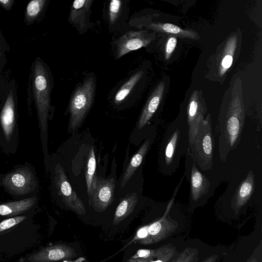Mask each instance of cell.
Wrapping results in <instances>:
<instances>
[{"label":"cell","mask_w":262,"mask_h":262,"mask_svg":"<svg viewBox=\"0 0 262 262\" xmlns=\"http://www.w3.org/2000/svg\"><path fill=\"white\" fill-rule=\"evenodd\" d=\"M138 197L136 192L128 194L124 197L118 205L115 213L113 224H118L130 215L138 203Z\"/></svg>","instance_id":"obj_18"},{"label":"cell","mask_w":262,"mask_h":262,"mask_svg":"<svg viewBox=\"0 0 262 262\" xmlns=\"http://www.w3.org/2000/svg\"><path fill=\"white\" fill-rule=\"evenodd\" d=\"M157 251L156 249H140L137 251V253L132 258H144L147 259L154 257Z\"/></svg>","instance_id":"obj_31"},{"label":"cell","mask_w":262,"mask_h":262,"mask_svg":"<svg viewBox=\"0 0 262 262\" xmlns=\"http://www.w3.org/2000/svg\"><path fill=\"white\" fill-rule=\"evenodd\" d=\"M93 3L91 0H76L72 5L69 20L81 28L85 25V19Z\"/></svg>","instance_id":"obj_17"},{"label":"cell","mask_w":262,"mask_h":262,"mask_svg":"<svg viewBox=\"0 0 262 262\" xmlns=\"http://www.w3.org/2000/svg\"><path fill=\"white\" fill-rule=\"evenodd\" d=\"M148 234V226H144L139 229L137 234L138 238L142 239L145 238Z\"/></svg>","instance_id":"obj_32"},{"label":"cell","mask_w":262,"mask_h":262,"mask_svg":"<svg viewBox=\"0 0 262 262\" xmlns=\"http://www.w3.org/2000/svg\"><path fill=\"white\" fill-rule=\"evenodd\" d=\"M77 254L73 248L58 244L42 249L30 255L28 259L31 262H54L64 259L73 258Z\"/></svg>","instance_id":"obj_13"},{"label":"cell","mask_w":262,"mask_h":262,"mask_svg":"<svg viewBox=\"0 0 262 262\" xmlns=\"http://www.w3.org/2000/svg\"><path fill=\"white\" fill-rule=\"evenodd\" d=\"M33 92L36 104L41 137L47 136L48 116L50 103L48 76L42 63L36 60L33 74Z\"/></svg>","instance_id":"obj_4"},{"label":"cell","mask_w":262,"mask_h":262,"mask_svg":"<svg viewBox=\"0 0 262 262\" xmlns=\"http://www.w3.org/2000/svg\"><path fill=\"white\" fill-rule=\"evenodd\" d=\"M248 262H260L258 260H257L256 258H251L250 259H249V260H248Z\"/></svg>","instance_id":"obj_36"},{"label":"cell","mask_w":262,"mask_h":262,"mask_svg":"<svg viewBox=\"0 0 262 262\" xmlns=\"http://www.w3.org/2000/svg\"><path fill=\"white\" fill-rule=\"evenodd\" d=\"M143 74L142 71L136 72L122 85L115 96L114 102L115 104L120 103L126 98L142 77Z\"/></svg>","instance_id":"obj_23"},{"label":"cell","mask_w":262,"mask_h":262,"mask_svg":"<svg viewBox=\"0 0 262 262\" xmlns=\"http://www.w3.org/2000/svg\"><path fill=\"white\" fill-rule=\"evenodd\" d=\"M176 251L175 247L172 245H164L157 249L155 255L148 262H170Z\"/></svg>","instance_id":"obj_25"},{"label":"cell","mask_w":262,"mask_h":262,"mask_svg":"<svg viewBox=\"0 0 262 262\" xmlns=\"http://www.w3.org/2000/svg\"><path fill=\"white\" fill-rule=\"evenodd\" d=\"M150 141L146 139L138 151L133 156L123 174L121 186L123 187L133 176L136 170L142 163L149 147Z\"/></svg>","instance_id":"obj_19"},{"label":"cell","mask_w":262,"mask_h":262,"mask_svg":"<svg viewBox=\"0 0 262 262\" xmlns=\"http://www.w3.org/2000/svg\"><path fill=\"white\" fill-rule=\"evenodd\" d=\"M255 189V178L252 171L249 172L245 179L238 185L232 201V206L238 212L251 199Z\"/></svg>","instance_id":"obj_14"},{"label":"cell","mask_w":262,"mask_h":262,"mask_svg":"<svg viewBox=\"0 0 262 262\" xmlns=\"http://www.w3.org/2000/svg\"><path fill=\"white\" fill-rule=\"evenodd\" d=\"M206 108L197 90L192 93L187 105L186 121L188 127L189 144L196 135L199 128L204 120Z\"/></svg>","instance_id":"obj_11"},{"label":"cell","mask_w":262,"mask_h":262,"mask_svg":"<svg viewBox=\"0 0 262 262\" xmlns=\"http://www.w3.org/2000/svg\"><path fill=\"white\" fill-rule=\"evenodd\" d=\"M115 181L113 178L104 179L94 177L91 195V204L97 212L105 210L114 200Z\"/></svg>","instance_id":"obj_9"},{"label":"cell","mask_w":262,"mask_h":262,"mask_svg":"<svg viewBox=\"0 0 262 262\" xmlns=\"http://www.w3.org/2000/svg\"><path fill=\"white\" fill-rule=\"evenodd\" d=\"M165 90V83H159L147 100L139 118L138 127L142 129L150 121L157 111Z\"/></svg>","instance_id":"obj_16"},{"label":"cell","mask_w":262,"mask_h":262,"mask_svg":"<svg viewBox=\"0 0 262 262\" xmlns=\"http://www.w3.org/2000/svg\"><path fill=\"white\" fill-rule=\"evenodd\" d=\"M46 1L33 0L30 1L27 6L26 16L29 19H32L37 17L43 8Z\"/></svg>","instance_id":"obj_27"},{"label":"cell","mask_w":262,"mask_h":262,"mask_svg":"<svg viewBox=\"0 0 262 262\" xmlns=\"http://www.w3.org/2000/svg\"><path fill=\"white\" fill-rule=\"evenodd\" d=\"M15 105L13 94L8 95L0 115V123L5 139L10 140L13 134L15 121Z\"/></svg>","instance_id":"obj_15"},{"label":"cell","mask_w":262,"mask_h":262,"mask_svg":"<svg viewBox=\"0 0 262 262\" xmlns=\"http://www.w3.org/2000/svg\"><path fill=\"white\" fill-rule=\"evenodd\" d=\"M36 201L35 197H32L1 204L0 215L11 216L26 212L33 207Z\"/></svg>","instance_id":"obj_20"},{"label":"cell","mask_w":262,"mask_h":262,"mask_svg":"<svg viewBox=\"0 0 262 262\" xmlns=\"http://www.w3.org/2000/svg\"><path fill=\"white\" fill-rule=\"evenodd\" d=\"M54 182L57 192L66 206L79 215L85 214L84 204L73 189L63 168L59 164L55 166Z\"/></svg>","instance_id":"obj_8"},{"label":"cell","mask_w":262,"mask_h":262,"mask_svg":"<svg viewBox=\"0 0 262 262\" xmlns=\"http://www.w3.org/2000/svg\"><path fill=\"white\" fill-rule=\"evenodd\" d=\"M149 28L157 31L172 34L177 37L196 39L198 33L190 29H183L179 27L169 23H153L149 25Z\"/></svg>","instance_id":"obj_21"},{"label":"cell","mask_w":262,"mask_h":262,"mask_svg":"<svg viewBox=\"0 0 262 262\" xmlns=\"http://www.w3.org/2000/svg\"><path fill=\"white\" fill-rule=\"evenodd\" d=\"M26 218V216H17L2 221L0 223V233L18 224Z\"/></svg>","instance_id":"obj_29"},{"label":"cell","mask_w":262,"mask_h":262,"mask_svg":"<svg viewBox=\"0 0 262 262\" xmlns=\"http://www.w3.org/2000/svg\"><path fill=\"white\" fill-rule=\"evenodd\" d=\"M189 151L198 167L202 170L211 169L213 164V138L209 114L201 124L196 135L189 144Z\"/></svg>","instance_id":"obj_3"},{"label":"cell","mask_w":262,"mask_h":262,"mask_svg":"<svg viewBox=\"0 0 262 262\" xmlns=\"http://www.w3.org/2000/svg\"><path fill=\"white\" fill-rule=\"evenodd\" d=\"M236 43L237 38L235 34L230 36L226 43L219 67V73L221 77L226 73L232 64Z\"/></svg>","instance_id":"obj_22"},{"label":"cell","mask_w":262,"mask_h":262,"mask_svg":"<svg viewBox=\"0 0 262 262\" xmlns=\"http://www.w3.org/2000/svg\"><path fill=\"white\" fill-rule=\"evenodd\" d=\"M151 258H147V259H144V258H131L127 262H148L149 260Z\"/></svg>","instance_id":"obj_35"},{"label":"cell","mask_w":262,"mask_h":262,"mask_svg":"<svg viewBox=\"0 0 262 262\" xmlns=\"http://www.w3.org/2000/svg\"><path fill=\"white\" fill-rule=\"evenodd\" d=\"M96 168V160L95 151L93 146L91 147L87 158L85 168V180L87 192L90 197L91 193L92 183Z\"/></svg>","instance_id":"obj_24"},{"label":"cell","mask_w":262,"mask_h":262,"mask_svg":"<svg viewBox=\"0 0 262 262\" xmlns=\"http://www.w3.org/2000/svg\"><path fill=\"white\" fill-rule=\"evenodd\" d=\"M183 180V177L176 187L164 215L160 219L148 226V234L145 238L140 239L139 243L148 245L159 242L167 237L176 230L178 224L176 221L170 219L169 213Z\"/></svg>","instance_id":"obj_7"},{"label":"cell","mask_w":262,"mask_h":262,"mask_svg":"<svg viewBox=\"0 0 262 262\" xmlns=\"http://www.w3.org/2000/svg\"><path fill=\"white\" fill-rule=\"evenodd\" d=\"M3 183L10 192L17 195L29 193L36 186L32 171L25 167L6 174L3 179Z\"/></svg>","instance_id":"obj_10"},{"label":"cell","mask_w":262,"mask_h":262,"mask_svg":"<svg viewBox=\"0 0 262 262\" xmlns=\"http://www.w3.org/2000/svg\"><path fill=\"white\" fill-rule=\"evenodd\" d=\"M245 120L242 81L239 77L234 81L231 100L224 121L220 127V151L226 157L228 152L238 143Z\"/></svg>","instance_id":"obj_1"},{"label":"cell","mask_w":262,"mask_h":262,"mask_svg":"<svg viewBox=\"0 0 262 262\" xmlns=\"http://www.w3.org/2000/svg\"><path fill=\"white\" fill-rule=\"evenodd\" d=\"M122 5V2L119 0H112L110 2L108 8V18L111 23H114L118 19Z\"/></svg>","instance_id":"obj_28"},{"label":"cell","mask_w":262,"mask_h":262,"mask_svg":"<svg viewBox=\"0 0 262 262\" xmlns=\"http://www.w3.org/2000/svg\"><path fill=\"white\" fill-rule=\"evenodd\" d=\"M185 173L190 183L189 206L192 210L202 206L211 194V185L208 178L198 169L189 150L185 156Z\"/></svg>","instance_id":"obj_5"},{"label":"cell","mask_w":262,"mask_h":262,"mask_svg":"<svg viewBox=\"0 0 262 262\" xmlns=\"http://www.w3.org/2000/svg\"><path fill=\"white\" fill-rule=\"evenodd\" d=\"M152 40L147 32L129 31L119 38L117 43V57L120 58L125 54L147 46Z\"/></svg>","instance_id":"obj_12"},{"label":"cell","mask_w":262,"mask_h":262,"mask_svg":"<svg viewBox=\"0 0 262 262\" xmlns=\"http://www.w3.org/2000/svg\"><path fill=\"white\" fill-rule=\"evenodd\" d=\"M177 44V39L174 36H170L166 43L165 48V58L168 59L173 53Z\"/></svg>","instance_id":"obj_30"},{"label":"cell","mask_w":262,"mask_h":262,"mask_svg":"<svg viewBox=\"0 0 262 262\" xmlns=\"http://www.w3.org/2000/svg\"><path fill=\"white\" fill-rule=\"evenodd\" d=\"M199 250L196 248L187 247L170 262H195L198 260Z\"/></svg>","instance_id":"obj_26"},{"label":"cell","mask_w":262,"mask_h":262,"mask_svg":"<svg viewBox=\"0 0 262 262\" xmlns=\"http://www.w3.org/2000/svg\"><path fill=\"white\" fill-rule=\"evenodd\" d=\"M189 148L186 119L183 122L174 121L171 123L166 129L161 148L160 164L162 172L168 176L172 174Z\"/></svg>","instance_id":"obj_2"},{"label":"cell","mask_w":262,"mask_h":262,"mask_svg":"<svg viewBox=\"0 0 262 262\" xmlns=\"http://www.w3.org/2000/svg\"><path fill=\"white\" fill-rule=\"evenodd\" d=\"M218 255L216 254L212 255L208 257L207 258L204 259L202 262H216L217 259Z\"/></svg>","instance_id":"obj_34"},{"label":"cell","mask_w":262,"mask_h":262,"mask_svg":"<svg viewBox=\"0 0 262 262\" xmlns=\"http://www.w3.org/2000/svg\"><path fill=\"white\" fill-rule=\"evenodd\" d=\"M13 2L12 0H0V4L8 10L11 8Z\"/></svg>","instance_id":"obj_33"},{"label":"cell","mask_w":262,"mask_h":262,"mask_svg":"<svg viewBox=\"0 0 262 262\" xmlns=\"http://www.w3.org/2000/svg\"><path fill=\"white\" fill-rule=\"evenodd\" d=\"M95 89V80L92 76L85 78L74 92L69 105L71 130L76 129L85 117L93 103Z\"/></svg>","instance_id":"obj_6"}]
</instances>
